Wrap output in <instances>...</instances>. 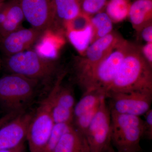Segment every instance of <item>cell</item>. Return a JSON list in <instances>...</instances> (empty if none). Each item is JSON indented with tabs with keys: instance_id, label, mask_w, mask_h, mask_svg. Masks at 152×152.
Segmentation results:
<instances>
[{
	"instance_id": "obj_30",
	"label": "cell",
	"mask_w": 152,
	"mask_h": 152,
	"mask_svg": "<svg viewBox=\"0 0 152 152\" xmlns=\"http://www.w3.org/2000/svg\"><path fill=\"white\" fill-rule=\"evenodd\" d=\"M2 60L0 58V72L2 69Z\"/></svg>"
},
{
	"instance_id": "obj_23",
	"label": "cell",
	"mask_w": 152,
	"mask_h": 152,
	"mask_svg": "<svg viewBox=\"0 0 152 152\" xmlns=\"http://www.w3.org/2000/svg\"><path fill=\"white\" fill-rule=\"evenodd\" d=\"M73 126L71 124H55L43 152H53L62 135Z\"/></svg>"
},
{
	"instance_id": "obj_16",
	"label": "cell",
	"mask_w": 152,
	"mask_h": 152,
	"mask_svg": "<svg viewBox=\"0 0 152 152\" xmlns=\"http://www.w3.org/2000/svg\"><path fill=\"white\" fill-rule=\"evenodd\" d=\"M53 152H90L84 135L73 126L62 135Z\"/></svg>"
},
{
	"instance_id": "obj_18",
	"label": "cell",
	"mask_w": 152,
	"mask_h": 152,
	"mask_svg": "<svg viewBox=\"0 0 152 152\" xmlns=\"http://www.w3.org/2000/svg\"><path fill=\"white\" fill-rule=\"evenodd\" d=\"M66 34L73 46L83 56L91 42L93 29L90 22L84 27L70 29L66 31Z\"/></svg>"
},
{
	"instance_id": "obj_21",
	"label": "cell",
	"mask_w": 152,
	"mask_h": 152,
	"mask_svg": "<svg viewBox=\"0 0 152 152\" xmlns=\"http://www.w3.org/2000/svg\"><path fill=\"white\" fill-rule=\"evenodd\" d=\"M104 96H106L105 93L98 91L83 94L75 106L73 119L98 105Z\"/></svg>"
},
{
	"instance_id": "obj_28",
	"label": "cell",
	"mask_w": 152,
	"mask_h": 152,
	"mask_svg": "<svg viewBox=\"0 0 152 152\" xmlns=\"http://www.w3.org/2000/svg\"><path fill=\"white\" fill-rule=\"evenodd\" d=\"M20 113V112H9L5 115L0 118V128Z\"/></svg>"
},
{
	"instance_id": "obj_26",
	"label": "cell",
	"mask_w": 152,
	"mask_h": 152,
	"mask_svg": "<svg viewBox=\"0 0 152 152\" xmlns=\"http://www.w3.org/2000/svg\"><path fill=\"white\" fill-rule=\"evenodd\" d=\"M137 34L146 43L152 42V23L142 28Z\"/></svg>"
},
{
	"instance_id": "obj_14",
	"label": "cell",
	"mask_w": 152,
	"mask_h": 152,
	"mask_svg": "<svg viewBox=\"0 0 152 152\" xmlns=\"http://www.w3.org/2000/svg\"><path fill=\"white\" fill-rule=\"evenodd\" d=\"M75 104L72 89L62 83L57 90L52 105V115L55 124H72Z\"/></svg>"
},
{
	"instance_id": "obj_24",
	"label": "cell",
	"mask_w": 152,
	"mask_h": 152,
	"mask_svg": "<svg viewBox=\"0 0 152 152\" xmlns=\"http://www.w3.org/2000/svg\"><path fill=\"white\" fill-rule=\"evenodd\" d=\"M107 0H81V10L82 13L91 17L103 11Z\"/></svg>"
},
{
	"instance_id": "obj_8",
	"label": "cell",
	"mask_w": 152,
	"mask_h": 152,
	"mask_svg": "<svg viewBox=\"0 0 152 152\" xmlns=\"http://www.w3.org/2000/svg\"><path fill=\"white\" fill-rule=\"evenodd\" d=\"M106 99L104 96L101 99L97 112L85 134L90 152H107L113 147L110 109Z\"/></svg>"
},
{
	"instance_id": "obj_15",
	"label": "cell",
	"mask_w": 152,
	"mask_h": 152,
	"mask_svg": "<svg viewBox=\"0 0 152 152\" xmlns=\"http://www.w3.org/2000/svg\"><path fill=\"white\" fill-rule=\"evenodd\" d=\"M128 18L137 34L152 23V0H135L131 3Z\"/></svg>"
},
{
	"instance_id": "obj_3",
	"label": "cell",
	"mask_w": 152,
	"mask_h": 152,
	"mask_svg": "<svg viewBox=\"0 0 152 152\" xmlns=\"http://www.w3.org/2000/svg\"><path fill=\"white\" fill-rule=\"evenodd\" d=\"M66 74V71H63L58 75L48 94L33 115L26 137L30 152H44L55 125L52 115L53 101Z\"/></svg>"
},
{
	"instance_id": "obj_20",
	"label": "cell",
	"mask_w": 152,
	"mask_h": 152,
	"mask_svg": "<svg viewBox=\"0 0 152 152\" xmlns=\"http://www.w3.org/2000/svg\"><path fill=\"white\" fill-rule=\"evenodd\" d=\"M131 3L130 0H109L105 12L113 23H120L128 18Z\"/></svg>"
},
{
	"instance_id": "obj_10",
	"label": "cell",
	"mask_w": 152,
	"mask_h": 152,
	"mask_svg": "<svg viewBox=\"0 0 152 152\" xmlns=\"http://www.w3.org/2000/svg\"><path fill=\"white\" fill-rule=\"evenodd\" d=\"M25 20L31 27L45 32L51 28L54 0H20Z\"/></svg>"
},
{
	"instance_id": "obj_17",
	"label": "cell",
	"mask_w": 152,
	"mask_h": 152,
	"mask_svg": "<svg viewBox=\"0 0 152 152\" xmlns=\"http://www.w3.org/2000/svg\"><path fill=\"white\" fill-rule=\"evenodd\" d=\"M7 4V17L0 28V39L16 30L23 27L24 16L20 0H6Z\"/></svg>"
},
{
	"instance_id": "obj_2",
	"label": "cell",
	"mask_w": 152,
	"mask_h": 152,
	"mask_svg": "<svg viewBox=\"0 0 152 152\" xmlns=\"http://www.w3.org/2000/svg\"><path fill=\"white\" fill-rule=\"evenodd\" d=\"M2 67L9 73L18 74L43 83H49L60 73L56 60L44 58L31 49L5 57Z\"/></svg>"
},
{
	"instance_id": "obj_27",
	"label": "cell",
	"mask_w": 152,
	"mask_h": 152,
	"mask_svg": "<svg viewBox=\"0 0 152 152\" xmlns=\"http://www.w3.org/2000/svg\"><path fill=\"white\" fill-rule=\"evenodd\" d=\"M140 48L143 56L152 67V42L146 43L143 45L140 46Z\"/></svg>"
},
{
	"instance_id": "obj_5",
	"label": "cell",
	"mask_w": 152,
	"mask_h": 152,
	"mask_svg": "<svg viewBox=\"0 0 152 152\" xmlns=\"http://www.w3.org/2000/svg\"><path fill=\"white\" fill-rule=\"evenodd\" d=\"M110 112L113 146L118 152L140 151L143 120L140 117L119 113L111 109Z\"/></svg>"
},
{
	"instance_id": "obj_11",
	"label": "cell",
	"mask_w": 152,
	"mask_h": 152,
	"mask_svg": "<svg viewBox=\"0 0 152 152\" xmlns=\"http://www.w3.org/2000/svg\"><path fill=\"white\" fill-rule=\"evenodd\" d=\"M33 115L21 112L0 128V150L12 148L24 143Z\"/></svg>"
},
{
	"instance_id": "obj_6",
	"label": "cell",
	"mask_w": 152,
	"mask_h": 152,
	"mask_svg": "<svg viewBox=\"0 0 152 152\" xmlns=\"http://www.w3.org/2000/svg\"><path fill=\"white\" fill-rule=\"evenodd\" d=\"M39 83L23 75L9 73L0 77V104L8 112H21L31 100Z\"/></svg>"
},
{
	"instance_id": "obj_1",
	"label": "cell",
	"mask_w": 152,
	"mask_h": 152,
	"mask_svg": "<svg viewBox=\"0 0 152 152\" xmlns=\"http://www.w3.org/2000/svg\"><path fill=\"white\" fill-rule=\"evenodd\" d=\"M143 91H152V67L133 43L107 93Z\"/></svg>"
},
{
	"instance_id": "obj_4",
	"label": "cell",
	"mask_w": 152,
	"mask_h": 152,
	"mask_svg": "<svg viewBox=\"0 0 152 152\" xmlns=\"http://www.w3.org/2000/svg\"><path fill=\"white\" fill-rule=\"evenodd\" d=\"M132 44L125 39L79 84L83 94L98 91L106 96Z\"/></svg>"
},
{
	"instance_id": "obj_22",
	"label": "cell",
	"mask_w": 152,
	"mask_h": 152,
	"mask_svg": "<svg viewBox=\"0 0 152 152\" xmlns=\"http://www.w3.org/2000/svg\"><path fill=\"white\" fill-rule=\"evenodd\" d=\"M100 103L91 110L73 119L72 125L74 127L84 136L90 124L97 112Z\"/></svg>"
},
{
	"instance_id": "obj_19",
	"label": "cell",
	"mask_w": 152,
	"mask_h": 152,
	"mask_svg": "<svg viewBox=\"0 0 152 152\" xmlns=\"http://www.w3.org/2000/svg\"><path fill=\"white\" fill-rule=\"evenodd\" d=\"M90 22L93 29L91 44L98 39L107 35L113 31V23L105 12L103 11L91 17Z\"/></svg>"
},
{
	"instance_id": "obj_12",
	"label": "cell",
	"mask_w": 152,
	"mask_h": 152,
	"mask_svg": "<svg viewBox=\"0 0 152 152\" xmlns=\"http://www.w3.org/2000/svg\"><path fill=\"white\" fill-rule=\"evenodd\" d=\"M44 34L32 27L21 28L0 39V51L7 57L29 50Z\"/></svg>"
},
{
	"instance_id": "obj_9",
	"label": "cell",
	"mask_w": 152,
	"mask_h": 152,
	"mask_svg": "<svg viewBox=\"0 0 152 152\" xmlns=\"http://www.w3.org/2000/svg\"><path fill=\"white\" fill-rule=\"evenodd\" d=\"M106 98L111 100L110 109L114 111L140 117L151 109L152 91L109 92Z\"/></svg>"
},
{
	"instance_id": "obj_32",
	"label": "cell",
	"mask_w": 152,
	"mask_h": 152,
	"mask_svg": "<svg viewBox=\"0 0 152 152\" xmlns=\"http://www.w3.org/2000/svg\"><path fill=\"white\" fill-rule=\"evenodd\" d=\"M5 0H0V7H1V6L2 4L4 2Z\"/></svg>"
},
{
	"instance_id": "obj_31",
	"label": "cell",
	"mask_w": 152,
	"mask_h": 152,
	"mask_svg": "<svg viewBox=\"0 0 152 152\" xmlns=\"http://www.w3.org/2000/svg\"><path fill=\"white\" fill-rule=\"evenodd\" d=\"M107 152H118L116 151H115V150L113 148V147H112V148H111L110 150L108 151Z\"/></svg>"
},
{
	"instance_id": "obj_7",
	"label": "cell",
	"mask_w": 152,
	"mask_h": 152,
	"mask_svg": "<svg viewBox=\"0 0 152 152\" xmlns=\"http://www.w3.org/2000/svg\"><path fill=\"white\" fill-rule=\"evenodd\" d=\"M125 39L113 31L90 45L83 56L75 57L73 61L74 77L78 85Z\"/></svg>"
},
{
	"instance_id": "obj_13",
	"label": "cell",
	"mask_w": 152,
	"mask_h": 152,
	"mask_svg": "<svg viewBox=\"0 0 152 152\" xmlns=\"http://www.w3.org/2000/svg\"><path fill=\"white\" fill-rule=\"evenodd\" d=\"M81 0H54L53 20L50 31L57 35L66 34L69 24L81 14Z\"/></svg>"
},
{
	"instance_id": "obj_25",
	"label": "cell",
	"mask_w": 152,
	"mask_h": 152,
	"mask_svg": "<svg viewBox=\"0 0 152 152\" xmlns=\"http://www.w3.org/2000/svg\"><path fill=\"white\" fill-rule=\"evenodd\" d=\"M143 137L145 136L149 140L152 139V110H149L144 115Z\"/></svg>"
},
{
	"instance_id": "obj_29",
	"label": "cell",
	"mask_w": 152,
	"mask_h": 152,
	"mask_svg": "<svg viewBox=\"0 0 152 152\" xmlns=\"http://www.w3.org/2000/svg\"><path fill=\"white\" fill-rule=\"evenodd\" d=\"M0 152H26L24 143L12 148L0 150Z\"/></svg>"
}]
</instances>
